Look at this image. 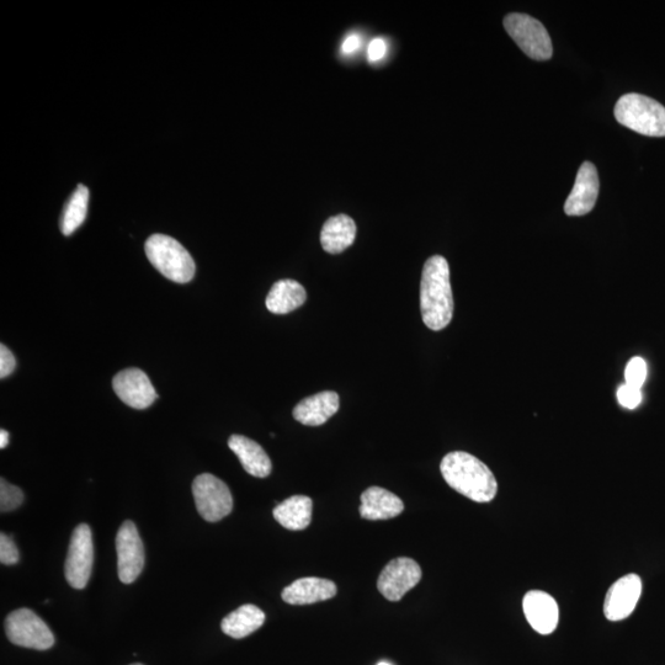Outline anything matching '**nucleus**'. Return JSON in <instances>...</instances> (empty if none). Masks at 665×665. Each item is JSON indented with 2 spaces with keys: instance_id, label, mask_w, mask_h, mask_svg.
<instances>
[{
  "instance_id": "nucleus-30",
  "label": "nucleus",
  "mask_w": 665,
  "mask_h": 665,
  "mask_svg": "<svg viewBox=\"0 0 665 665\" xmlns=\"http://www.w3.org/2000/svg\"><path fill=\"white\" fill-rule=\"evenodd\" d=\"M361 42H363V40H361L360 35L350 34L345 37V40L343 41L342 52L347 56L354 55V53L360 50Z\"/></svg>"
},
{
  "instance_id": "nucleus-23",
  "label": "nucleus",
  "mask_w": 665,
  "mask_h": 665,
  "mask_svg": "<svg viewBox=\"0 0 665 665\" xmlns=\"http://www.w3.org/2000/svg\"><path fill=\"white\" fill-rule=\"evenodd\" d=\"M89 204V189L79 184L71 198L67 201L61 218V231L65 236H71L83 225L87 218Z\"/></svg>"
},
{
  "instance_id": "nucleus-19",
  "label": "nucleus",
  "mask_w": 665,
  "mask_h": 665,
  "mask_svg": "<svg viewBox=\"0 0 665 665\" xmlns=\"http://www.w3.org/2000/svg\"><path fill=\"white\" fill-rule=\"evenodd\" d=\"M305 287L295 280H280L275 283L266 297V308L274 315H287L306 302Z\"/></svg>"
},
{
  "instance_id": "nucleus-15",
  "label": "nucleus",
  "mask_w": 665,
  "mask_h": 665,
  "mask_svg": "<svg viewBox=\"0 0 665 665\" xmlns=\"http://www.w3.org/2000/svg\"><path fill=\"white\" fill-rule=\"evenodd\" d=\"M338 589L329 579L308 577L297 579L281 593L285 603L290 605H310L332 599Z\"/></svg>"
},
{
  "instance_id": "nucleus-1",
  "label": "nucleus",
  "mask_w": 665,
  "mask_h": 665,
  "mask_svg": "<svg viewBox=\"0 0 665 665\" xmlns=\"http://www.w3.org/2000/svg\"><path fill=\"white\" fill-rule=\"evenodd\" d=\"M420 311L425 326L434 332L443 331L454 317L449 263L441 255H434L424 265L420 283Z\"/></svg>"
},
{
  "instance_id": "nucleus-11",
  "label": "nucleus",
  "mask_w": 665,
  "mask_h": 665,
  "mask_svg": "<svg viewBox=\"0 0 665 665\" xmlns=\"http://www.w3.org/2000/svg\"><path fill=\"white\" fill-rule=\"evenodd\" d=\"M114 391L122 402L135 409L151 407L158 398L150 377L140 369H126L113 380Z\"/></svg>"
},
{
  "instance_id": "nucleus-2",
  "label": "nucleus",
  "mask_w": 665,
  "mask_h": 665,
  "mask_svg": "<svg viewBox=\"0 0 665 665\" xmlns=\"http://www.w3.org/2000/svg\"><path fill=\"white\" fill-rule=\"evenodd\" d=\"M440 470L452 489L473 502L488 503L497 496L496 477L487 465L468 452H450L441 461Z\"/></svg>"
},
{
  "instance_id": "nucleus-29",
  "label": "nucleus",
  "mask_w": 665,
  "mask_h": 665,
  "mask_svg": "<svg viewBox=\"0 0 665 665\" xmlns=\"http://www.w3.org/2000/svg\"><path fill=\"white\" fill-rule=\"evenodd\" d=\"M387 53V42L382 37H375L370 42L369 49H367V58L372 63L380 62L385 58Z\"/></svg>"
},
{
  "instance_id": "nucleus-16",
  "label": "nucleus",
  "mask_w": 665,
  "mask_h": 665,
  "mask_svg": "<svg viewBox=\"0 0 665 665\" xmlns=\"http://www.w3.org/2000/svg\"><path fill=\"white\" fill-rule=\"evenodd\" d=\"M339 411V395L333 391L319 392L307 397L294 408V418L307 427L327 423Z\"/></svg>"
},
{
  "instance_id": "nucleus-28",
  "label": "nucleus",
  "mask_w": 665,
  "mask_h": 665,
  "mask_svg": "<svg viewBox=\"0 0 665 665\" xmlns=\"http://www.w3.org/2000/svg\"><path fill=\"white\" fill-rule=\"evenodd\" d=\"M15 366H17V361H15L12 351L4 344L0 345V377L5 379V377L12 375Z\"/></svg>"
},
{
  "instance_id": "nucleus-12",
  "label": "nucleus",
  "mask_w": 665,
  "mask_h": 665,
  "mask_svg": "<svg viewBox=\"0 0 665 665\" xmlns=\"http://www.w3.org/2000/svg\"><path fill=\"white\" fill-rule=\"evenodd\" d=\"M642 595V581L637 574L617 579L606 594L604 614L610 621H621L629 617L636 609Z\"/></svg>"
},
{
  "instance_id": "nucleus-13",
  "label": "nucleus",
  "mask_w": 665,
  "mask_h": 665,
  "mask_svg": "<svg viewBox=\"0 0 665 665\" xmlns=\"http://www.w3.org/2000/svg\"><path fill=\"white\" fill-rule=\"evenodd\" d=\"M598 170L593 163L584 162L579 168L576 184L565 204L568 216H584L589 214L597 204L599 196Z\"/></svg>"
},
{
  "instance_id": "nucleus-24",
  "label": "nucleus",
  "mask_w": 665,
  "mask_h": 665,
  "mask_svg": "<svg viewBox=\"0 0 665 665\" xmlns=\"http://www.w3.org/2000/svg\"><path fill=\"white\" fill-rule=\"evenodd\" d=\"M23 502V491L2 478V481H0V510H2V513L13 512V510L18 509Z\"/></svg>"
},
{
  "instance_id": "nucleus-4",
  "label": "nucleus",
  "mask_w": 665,
  "mask_h": 665,
  "mask_svg": "<svg viewBox=\"0 0 665 665\" xmlns=\"http://www.w3.org/2000/svg\"><path fill=\"white\" fill-rule=\"evenodd\" d=\"M615 117L622 126L641 135L665 137V108L645 95L630 93L615 106Z\"/></svg>"
},
{
  "instance_id": "nucleus-10",
  "label": "nucleus",
  "mask_w": 665,
  "mask_h": 665,
  "mask_svg": "<svg viewBox=\"0 0 665 665\" xmlns=\"http://www.w3.org/2000/svg\"><path fill=\"white\" fill-rule=\"evenodd\" d=\"M422 576V568L412 558H396L383 568L377 588L387 600L399 601L416 587Z\"/></svg>"
},
{
  "instance_id": "nucleus-9",
  "label": "nucleus",
  "mask_w": 665,
  "mask_h": 665,
  "mask_svg": "<svg viewBox=\"0 0 665 665\" xmlns=\"http://www.w3.org/2000/svg\"><path fill=\"white\" fill-rule=\"evenodd\" d=\"M117 572L120 581L131 584L136 581L145 567V547L136 525L124 521L116 536Z\"/></svg>"
},
{
  "instance_id": "nucleus-22",
  "label": "nucleus",
  "mask_w": 665,
  "mask_h": 665,
  "mask_svg": "<svg viewBox=\"0 0 665 665\" xmlns=\"http://www.w3.org/2000/svg\"><path fill=\"white\" fill-rule=\"evenodd\" d=\"M264 622L263 610H260L258 606L246 604L227 615L221 622V629L227 636L241 640L259 630Z\"/></svg>"
},
{
  "instance_id": "nucleus-3",
  "label": "nucleus",
  "mask_w": 665,
  "mask_h": 665,
  "mask_svg": "<svg viewBox=\"0 0 665 665\" xmlns=\"http://www.w3.org/2000/svg\"><path fill=\"white\" fill-rule=\"evenodd\" d=\"M145 249L154 268L173 283L186 284L194 279V259L177 239L166 234H153L147 239Z\"/></svg>"
},
{
  "instance_id": "nucleus-31",
  "label": "nucleus",
  "mask_w": 665,
  "mask_h": 665,
  "mask_svg": "<svg viewBox=\"0 0 665 665\" xmlns=\"http://www.w3.org/2000/svg\"><path fill=\"white\" fill-rule=\"evenodd\" d=\"M9 444V433L7 430L0 432V448L5 449Z\"/></svg>"
},
{
  "instance_id": "nucleus-18",
  "label": "nucleus",
  "mask_w": 665,
  "mask_h": 665,
  "mask_svg": "<svg viewBox=\"0 0 665 665\" xmlns=\"http://www.w3.org/2000/svg\"><path fill=\"white\" fill-rule=\"evenodd\" d=\"M228 446L237 455L249 475L258 478L268 477L273 470L271 460L265 450L254 440L243 435H232Z\"/></svg>"
},
{
  "instance_id": "nucleus-17",
  "label": "nucleus",
  "mask_w": 665,
  "mask_h": 665,
  "mask_svg": "<svg viewBox=\"0 0 665 665\" xmlns=\"http://www.w3.org/2000/svg\"><path fill=\"white\" fill-rule=\"evenodd\" d=\"M402 499L381 487H370L361 494L360 515L366 520H388L401 515Z\"/></svg>"
},
{
  "instance_id": "nucleus-6",
  "label": "nucleus",
  "mask_w": 665,
  "mask_h": 665,
  "mask_svg": "<svg viewBox=\"0 0 665 665\" xmlns=\"http://www.w3.org/2000/svg\"><path fill=\"white\" fill-rule=\"evenodd\" d=\"M5 632L15 646L46 651L55 645L50 627L30 609H19L5 620Z\"/></svg>"
},
{
  "instance_id": "nucleus-5",
  "label": "nucleus",
  "mask_w": 665,
  "mask_h": 665,
  "mask_svg": "<svg viewBox=\"0 0 665 665\" xmlns=\"http://www.w3.org/2000/svg\"><path fill=\"white\" fill-rule=\"evenodd\" d=\"M504 28L532 60L547 61L552 57L551 37L539 20L528 14L513 13L505 17Z\"/></svg>"
},
{
  "instance_id": "nucleus-25",
  "label": "nucleus",
  "mask_w": 665,
  "mask_h": 665,
  "mask_svg": "<svg viewBox=\"0 0 665 665\" xmlns=\"http://www.w3.org/2000/svg\"><path fill=\"white\" fill-rule=\"evenodd\" d=\"M626 385L640 388L647 379V364L642 358H633L625 370Z\"/></svg>"
},
{
  "instance_id": "nucleus-8",
  "label": "nucleus",
  "mask_w": 665,
  "mask_h": 665,
  "mask_svg": "<svg viewBox=\"0 0 665 665\" xmlns=\"http://www.w3.org/2000/svg\"><path fill=\"white\" fill-rule=\"evenodd\" d=\"M94 562V545L92 530L87 524L78 525L74 529L69 544L65 566L67 582L74 589H84L92 574Z\"/></svg>"
},
{
  "instance_id": "nucleus-33",
  "label": "nucleus",
  "mask_w": 665,
  "mask_h": 665,
  "mask_svg": "<svg viewBox=\"0 0 665 665\" xmlns=\"http://www.w3.org/2000/svg\"><path fill=\"white\" fill-rule=\"evenodd\" d=\"M132 665H142V664H138V663H137V664H132Z\"/></svg>"
},
{
  "instance_id": "nucleus-7",
  "label": "nucleus",
  "mask_w": 665,
  "mask_h": 665,
  "mask_svg": "<svg viewBox=\"0 0 665 665\" xmlns=\"http://www.w3.org/2000/svg\"><path fill=\"white\" fill-rule=\"evenodd\" d=\"M193 494L196 509L209 523H217L232 513L233 497L230 488L210 473L195 478Z\"/></svg>"
},
{
  "instance_id": "nucleus-26",
  "label": "nucleus",
  "mask_w": 665,
  "mask_h": 665,
  "mask_svg": "<svg viewBox=\"0 0 665 665\" xmlns=\"http://www.w3.org/2000/svg\"><path fill=\"white\" fill-rule=\"evenodd\" d=\"M19 561V551L12 537L0 534V562L5 566H12Z\"/></svg>"
},
{
  "instance_id": "nucleus-27",
  "label": "nucleus",
  "mask_w": 665,
  "mask_h": 665,
  "mask_svg": "<svg viewBox=\"0 0 665 665\" xmlns=\"http://www.w3.org/2000/svg\"><path fill=\"white\" fill-rule=\"evenodd\" d=\"M617 399L622 407L627 409H636L640 406L642 401V393L640 388L632 387L629 385H622L617 391Z\"/></svg>"
},
{
  "instance_id": "nucleus-21",
  "label": "nucleus",
  "mask_w": 665,
  "mask_h": 665,
  "mask_svg": "<svg viewBox=\"0 0 665 665\" xmlns=\"http://www.w3.org/2000/svg\"><path fill=\"white\" fill-rule=\"evenodd\" d=\"M313 502L310 497L294 496L276 505L274 518L283 528L291 531L305 530L312 521Z\"/></svg>"
},
{
  "instance_id": "nucleus-14",
  "label": "nucleus",
  "mask_w": 665,
  "mask_h": 665,
  "mask_svg": "<svg viewBox=\"0 0 665 665\" xmlns=\"http://www.w3.org/2000/svg\"><path fill=\"white\" fill-rule=\"evenodd\" d=\"M524 614L532 629L541 635H550L560 620V609L555 598L542 590H531L523 600Z\"/></svg>"
},
{
  "instance_id": "nucleus-32",
  "label": "nucleus",
  "mask_w": 665,
  "mask_h": 665,
  "mask_svg": "<svg viewBox=\"0 0 665 665\" xmlns=\"http://www.w3.org/2000/svg\"><path fill=\"white\" fill-rule=\"evenodd\" d=\"M377 665H391V664H390V663H387V662H381V663H379V664H377Z\"/></svg>"
},
{
  "instance_id": "nucleus-20",
  "label": "nucleus",
  "mask_w": 665,
  "mask_h": 665,
  "mask_svg": "<svg viewBox=\"0 0 665 665\" xmlns=\"http://www.w3.org/2000/svg\"><path fill=\"white\" fill-rule=\"evenodd\" d=\"M355 237L353 218L343 214L328 218L321 231L322 247L329 254L344 252L354 243Z\"/></svg>"
}]
</instances>
